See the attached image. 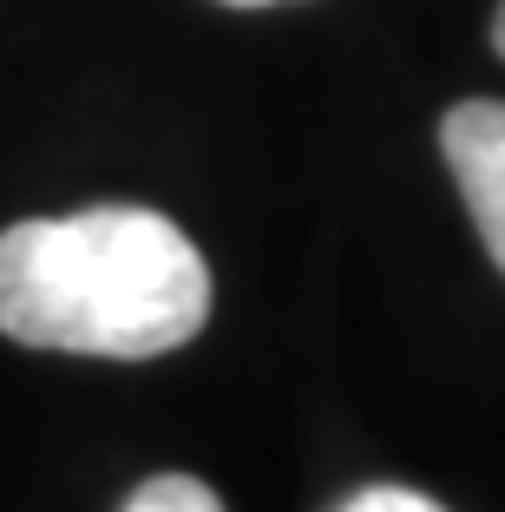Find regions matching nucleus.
<instances>
[{
  "instance_id": "20e7f679",
  "label": "nucleus",
  "mask_w": 505,
  "mask_h": 512,
  "mask_svg": "<svg viewBox=\"0 0 505 512\" xmlns=\"http://www.w3.org/2000/svg\"><path fill=\"white\" fill-rule=\"evenodd\" d=\"M342 512H446V506H433L427 493H407V486H368V493H355Z\"/></svg>"
},
{
  "instance_id": "7ed1b4c3",
  "label": "nucleus",
  "mask_w": 505,
  "mask_h": 512,
  "mask_svg": "<svg viewBox=\"0 0 505 512\" xmlns=\"http://www.w3.org/2000/svg\"><path fill=\"white\" fill-rule=\"evenodd\" d=\"M125 512H223V499L191 473H158L125 499Z\"/></svg>"
},
{
  "instance_id": "f03ea898",
  "label": "nucleus",
  "mask_w": 505,
  "mask_h": 512,
  "mask_svg": "<svg viewBox=\"0 0 505 512\" xmlns=\"http://www.w3.org/2000/svg\"><path fill=\"white\" fill-rule=\"evenodd\" d=\"M440 151L466 211H473L492 270L505 276V99H460L440 119Z\"/></svg>"
},
{
  "instance_id": "f257e3e1",
  "label": "nucleus",
  "mask_w": 505,
  "mask_h": 512,
  "mask_svg": "<svg viewBox=\"0 0 505 512\" xmlns=\"http://www.w3.org/2000/svg\"><path fill=\"white\" fill-rule=\"evenodd\" d=\"M210 322L197 243L145 204L0 230V335L60 355L151 362Z\"/></svg>"
},
{
  "instance_id": "39448f33",
  "label": "nucleus",
  "mask_w": 505,
  "mask_h": 512,
  "mask_svg": "<svg viewBox=\"0 0 505 512\" xmlns=\"http://www.w3.org/2000/svg\"><path fill=\"white\" fill-rule=\"evenodd\" d=\"M492 46H499V60H505V0H499V14H492Z\"/></svg>"
},
{
  "instance_id": "423d86ee",
  "label": "nucleus",
  "mask_w": 505,
  "mask_h": 512,
  "mask_svg": "<svg viewBox=\"0 0 505 512\" xmlns=\"http://www.w3.org/2000/svg\"><path fill=\"white\" fill-rule=\"evenodd\" d=\"M223 7H276V0H223Z\"/></svg>"
}]
</instances>
